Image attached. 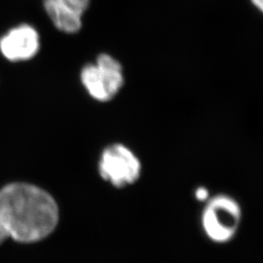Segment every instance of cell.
Listing matches in <instances>:
<instances>
[{
  "label": "cell",
  "mask_w": 263,
  "mask_h": 263,
  "mask_svg": "<svg viewBox=\"0 0 263 263\" xmlns=\"http://www.w3.org/2000/svg\"><path fill=\"white\" fill-rule=\"evenodd\" d=\"M98 171L100 177L113 187L125 188L141 178V160L125 144L112 143L102 151Z\"/></svg>",
  "instance_id": "277c9868"
},
{
  "label": "cell",
  "mask_w": 263,
  "mask_h": 263,
  "mask_svg": "<svg viewBox=\"0 0 263 263\" xmlns=\"http://www.w3.org/2000/svg\"><path fill=\"white\" fill-rule=\"evenodd\" d=\"M195 198L197 199L198 201H201V202L207 201L208 199L210 198V193H209L207 188H197L195 191Z\"/></svg>",
  "instance_id": "ba28073f"
},
{
  "label": "cell",
  "mask_w": 263,
  "mask_h": 263,
  "mask_svg": "<svg viewBox=\"0 0 263 263\" xmlns=\"http://www.w3.org/2000/svg\"><path fill=\"white\" fill-rule=\"evenodd\" d=\"M59 4L65 5L70 9L74 10L76 12L84 15L86 10L88 9L91 0H53Z\"/></svg>",
  "instance_id": "52a82bcc"
},
{
  "label": "cell",
  "mask_w": 263,
  "mask_h": 263,
  "mask_svg": "<svg viewBox=\"0 0 263 263\" xmlns=\"http://www.w3.org/2000/svg\"><path fill=\"white\" fill-rule=\"evenodd\" d=\"M252 3L254 4V6L259 10L262 11L263 9V0H251Z\"/></svg>",
  "instance_id": "30bf717a"
},
{
  "label": "cell",
  "mask_w": 263,
  "mask_h": 263,
  "mask_svg": "<svg viewBox=\"0 0 263 263\" xmlns=\"http://www.w3.org/2000/svg\"><path fill=\"white\" fill-rule=\"evenodd\" d=\"M0 215L8 237L35 243L52 234L60 212L54 197L36 185L15 182L0 190Z\"/></svg>",
  "instance_id": "6da1fadb"
},
{
  "label": "cell",
  "mask_w": 263,
  "mask_h": 263,
  "mask_svg": "<svg viewBox=\"0 0 263 263\" xmlns=\"http://www.w3.org/2000/svg\"><path fill=\"white\" fill-rule=\"evenodd\" d=\"M80 81L88 95L99 103H107L122 90L125 77L121 63L102 53L94 63L86 64L80 71Z\"/></svg>",
  "instance_id": "7a4b0ae2"
},
{
  "label": "cell",
  "mask_w": 263,
  "mask_h": 263,
  "mask_svg": "<svg viewBox=\"0 0 263 263\" xmlns=\"http://www.w3.org/2000/svg\"><path fill=\"white\" fill-rule=\"evenodd\" d=\"M201 216V224L208 238L216 244H226L235 237L242 220V209L227 194L209 198Z\"/></svg>",
  "instance_id": "3957f363"
},
{
  "label": "cell",
  "mask_w": 263,
  "mask_h": 263,
  "mask_svg": "<svg viewBox=\"0 0 263 263\" xmlns=\"http://www.w3.org/2000/svg\"><path fill=\"white\" fill-rule=\"evenodd\" d=\"M7 238H8V234H7L6 228L4 226L2 217H1V215H0V244H2Z\"/></svg>",
  "instance_id": "9c48e42d"
},
{
  "label": "cell",
  "mask_w": 263,
  "mask_h": 263,
  "mask_svg": "<svg viewBox=\"0 0 263 263\" xmlns=\"http://www.w3.org/2000/svg\"><path fill=\"white\" fill-rule=\"evenodd\" d=\"M43 5L48 17L60 31L73 34L77 33L82 28L83 15L80 13L53 0H44Z\"/></svg>",
  "instance_id": "8992f818"
},
{
  "label": "cell",
  "mask_w": 263,
  "mask_h": 263,
  "mask_svg": "<svg viewBox=\"0 0 263 263\" xmlns=\"http://www.w3.org/2000/svg\"><path fill=\"white\" fill-rule=\"evenodd\" d=\"M40 47L37 30L29 25H20L0 38V51L11 62L28 61Z\"/></svg>",
  "instance_id": "5b68a950"
}]
</instances>
